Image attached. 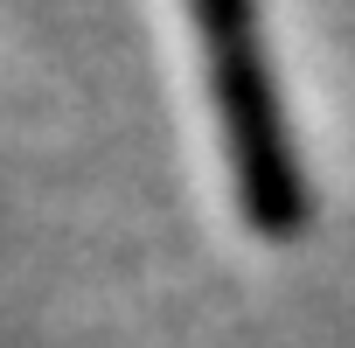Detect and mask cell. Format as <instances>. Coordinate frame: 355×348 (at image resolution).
Segmentation results:
<instances>
[{
	"mask_svg": "<svg viewBox=\"0 0 355 348\" xmlns=\"http://www.w3.org/2000/svg\"><path fill=\"white\" fill-rule=\"evenodd\" d=\"M202 28V70H209V105L223 125V160L237 182V209L258 237L293 244L313 223V182L265 56V21L258 0H189Z\"/></svg>",
	"mask_w": 355,
	"mask_h": 348,
	"instance_id": "1",
	"label": "cell"
}]
</instances>
